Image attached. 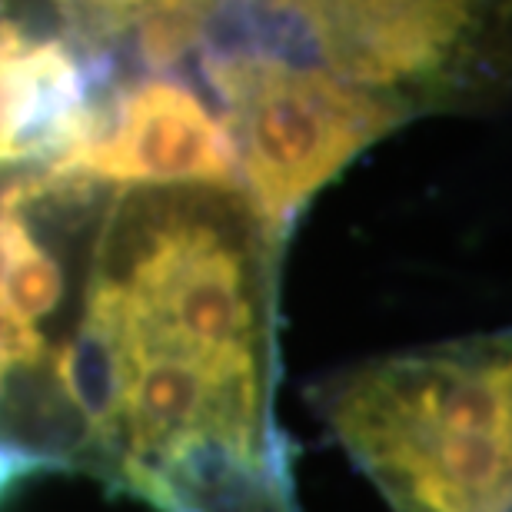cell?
Returning a JSON list of instances; mask_svg holds the SVG:
<instances>
[{
    "label": "cell",
    "mask_w": 512,
    "mask_h": 512,
    "mask_svg": "<svg viewBox=\"0 0 512 512\" xmlns=\"http://www.w3.org/2000/svg\"><path fill=\"white\" fill-rule=\"evenodd\" d=\"M280 250L233 187L114 190L50 366L60 459L153 512H300L273 406Z\"/></svg>",
    "instance_id": "1"
},
{
    "label": "cell",
    "mask_w": 512,
    "mask_h": 512,
    "mask_svg": "<svg viewBox=\"0 0 512 512\" xmlns=\"http://www.w3.org/2000/svg\"><path fill=\"white\" fill-rule=\"evenodd\" d=\"M316 406L393 512H509L506 336L360 363L316 389Z\"/></svg>",
    "instance_id": "2"
},
{
    "label": "cell",
    "mask_w": 512,
    "mask_h": 512,
    "mask_svg": "<svg viewBox=\"0 0 512 512\" xmlns=\"http://www.w3.org/2000/svg\"><path fill=\"white\" fill-rule=\"evenodd\" d=\"M207 70L237 150V187L283 240L316 193L416 114L403 97L263 50H227Z\"/></svg>",
    "instance_id": "3"
},
{
    "label": "cell",
    "mask_w": 512,
    "mask_h": 512,
    "mask_svg": "<svg viewBox=\"0 0 512 512\" xmlns=\"http://www.w3.org/2000/svg\"><path fill=\"white\" fill-rule=\"evenodd\" d=\"M310 40L320 67L356 87L403 97L446 84L503 0H270Z\"/></svg>",
    "instance_id": "4"
},
{
    "label": "cell",
    "mask_w": 512,
    "mask_h": 512,
    "mask_svg": "<svg viewBox=\"0 0 512 512\" xmlns=\"http://www.w3.org/2000/svg\"><path fill=\"white\" fill-rule=\"evenodd\" d=\"M97 110L94 54L0 7V207H30L77 190L67 170Z\"/></svg>",
    "instance_id": "5"
},
{
    "label": "cell",
    "mask_w": 512,
    "mask_h": 512,
    "mask_svg": "<svg viewBox=\"0 0 512 512\" xmlns=\"http://www.w3.org/2000/svg\"><path fill=\"white\" fill-rule=\"evenodd\" d=\"M70 187H237L230 130L197 90L173 77L137 80L100 100L90 137L67 170Z\"/></svg>",
    "instance_id": "6"
},
{
    "label": "cell",
    "mask_w": 512,
    "mask_h": 512,
    "mask_svg": "<svg viewBox=\"0 0 512 512\" xmlns=\"http://www.w3.org/2000/svg\"><path fill=\"white\" fill-rule=\"evenodd\" d=\"M50 4L64 7L70 17L90 20V24H143L150 17L177 14V0H50Z\"/></svg>",
    "instance_id": "7"
},
{
    "label": "cell",
    "mask_w": 512,
    "mask_h": 512,
    "mask_svg": "<svg viewBox=\"0 0 512 512\" xmlns=\"http://www.w3.org/2000/svg\"><path fill=\"white\" fill-rule=\"evenodd\" d=\"M223 4H230V0H180V7L187 10L190 17H197V20H207L210 10L223 7Z\"/></svg>",
    "instance_id": "8"
}]
</instances>
